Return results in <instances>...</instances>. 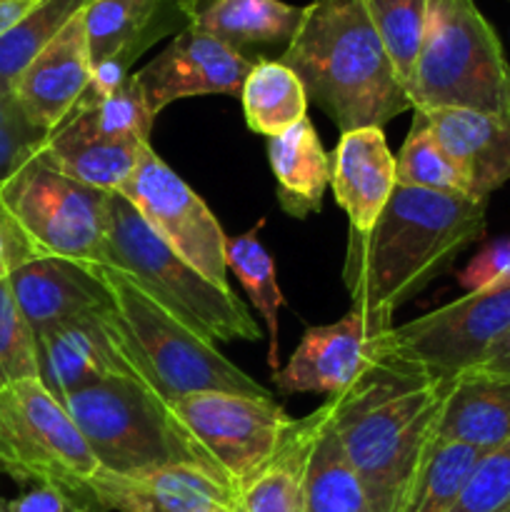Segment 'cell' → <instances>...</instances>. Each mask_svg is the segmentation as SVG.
<instances>
[{"mask_svg":"<svg viewBox=\"0 0 510 512\" xmlns=\"http://www.w3.org/2000/svg\"><path fill=\"white\" fill-rule=\"evenodd\" d=\"M488 200L395 185L368 233H350L343 283L353 310L378 333L393 328L405 303L423 293L483 238Z\"/></svg>","mask_w":510,"mask_h":512,"instance_id":"6da1fadb","label":"cell"},{"mask_svg":"<svg viewBox=\"0 0 510 512\" xmlns=\"http://www.w3.org/2000/svg\"><path fill=\"white\" fill-rule=\"evenodd\" d=\"M450 385L418 365L375 353L348 390L328 398L340 443L373 512L403 510L435 443Z\"/></svg>","mask_w":510,"mask_h":512,"instance_id":"7a4b0ae2","label":"cell"},{"mask_svg":"<svg viewBox=\"0 0 510 512\" xmlns=\"http://www.w3.org/2000/svg\"><path fill=\"white\" fill-rule=\"evenodd\" d=\"M280 60L340 133L383 128L413 113L408 90L360 0H310Z\"/></svg>","mask_w":510,"mask_h":512,"instance_id":"3957f363","label":"cell"},{"mask_svg":"<svg viewBox=\"0 0 510 512\" xmlns=\"http://www.w3.org/2000/svg\"><path fill=\"white\" fill-rule=\"evenodd\" d=\"M58 400L103 470L138 473L168 465H195L228 483L220 465L180 423L173 403L150 385L103 380Z\"/></svg>","mask_w":510,"mask_h":512,"instance_id":"277c9868","label":"cell"},{"mask_svg":"<svg viewBox=\"0 0 510 512\" xmlns=\"http://www.w3.org/2000/svg\"><path fill=\"white\" fill-rule=\"evenodd\" d=\"M160 308L213 343H258V323L235 290L210 283L170 250L138 210L120 193H110L108 260Z\"/></svg>","mask_w":510,"mask_h":512,"instance_id":"5b68a950","label":"cell"},{"mask_svg":"<svg viewBox=\"0 0 510 512\" xmlns=\"http://www.w3.org/2000/svg\"><path fill=\"white\" fill-rule=\"evenodd\" d=\"M408 95L413 110L463 108L510 115V63L475 0H428Z\"/></svg>","mask_w":510,"mask_h":512,"instance_id":"8992f818","label":"cell"},{"mask_svg":"<svg viewBox=\"0 0 510 512\" xmlns=\"http://www.w3.org/2000/svg\"><path fill=\"white\" fill-rule=\"evenodd\" d=\"M108 290L110 305L125 333L143 355L160 393L173 403L195 393H238L275 398L268 388L230 363L213 340L203 338L160 308L153 298L110 265L88 268Z\"/></svg>","mask_w":510,"mask_h":512,"instance_id":"52a82bcc","label":"cell"},{"mask_svg":"<svg viewBox=\"0 0 510 512\" xmlns=\"http://www.w3.org/2000/svg\"><path fill=\"white\" fill-rule=\"evenodd\" d=\"M0 198L35 260L105 265L110 193L58 173L35 153L0 183Z\"/></svg>","mask_w":510,"mask_h":512,"instance_id":"ba28073f","label":"cell"},{"mask_svg":"<svg viewBox=\"0 0 510 512\" xmlns=\"http://www.w3.org/2000/svg\"><path fill=\"white\" fill-rule=\"evenodd\" d=\"M98 468L78 425L40 378L0 390V475L15 483L60 485L93 505L88 480Z\"/></svg>","mask_w":510,"mask_h":512,"instance_id":"9c48e42d","label":"cell"},{"mask_svg":"<svg viewBox=\"0 0 510 512\" xmlns=\"http://www.w3.org/2000/svg\"><path fill=\"white\" fill-rule=\"evenodd\" d=\"M510 328V285L475 290L453 303L375 338V353L418 365L433 378L453 383L485 358Z\"/></svg>","mask_w":510,"mask_h":512,"instance_id":"30bf717a","label":"cell"},{"mask_svg":"<svg viewBox=\"0 0 510 512\" xmlns=\"http://www.w3.org/2000/svg\"><path fill=\"white\" fill-rule=\"evenodd\" d=\"M118 193L185 263L218 288L233 290L228 283V235L223 225L153 145H143L133 175Z\"/></svg>","mask_w":510,"mask_h":512,"instance_id":"8fae6325","label":"cell"},{"mask_svg":"<svg viewBox=\"0 0 510 512\" xmlns=\"http://www.w3.org/2000/svg\"><path fill=\"white\" fill-rule=\"evenodd\" d=\"M173 410L220 465L233 490L273 458L295 423L273 398L238 393L185 395L173 400Z\"/></svg>","mask_w":510,"mask_h":512,"instance_id":"7c38bea8","label":"cell"},{"mask_svg":"<svg viewBox=\"0 0 510 512\" xmlns=\"http://www.w3.org/2000/svg\"><path fill=\"white\" fill-rule=\"evenodd\" d=\"M33 338L38 378L55 398L103 380H135L160 393L153 373L125 333L113 305L55 325Z\"/></svg>","mask_w":510,"mask_h":512,"instance_id":"4fadbf2b","label":"cell"},{"mask_svg":"<svg viewBox=\"0 0 510 512\" xmlns=\"http://www.w3.org/2000/svg\"><path fill=\"white\" fill-rule=\"evenodd\" d=\"M195 0H90L85 5L93 93H110L125 83L130 65L160 43L188 30Z\"/></svg>","mask_w":510,"mask_h":512,"instance_id":"5bb4252c","label":"cell"},{"mask_svg":"<svg viewBox=\"0 0 510 512\" xmlns=\"http://www.w3.org/2000/svg\"><path fill=\"white\" fill-rule=\"evenodd\" d=\"M253 60L228 48L195 25L175 35L168 48L135 70L150 115L158 118L168 105L200 95H240Z\"/></svg>","mask_w":510,"mask_h":512,"instance_id":"9a60e30c","label":"cell"},{"mask_svg":"<svg viewBox=\"0 0 510 512\" xmlns=\"http://www.w3.org/2000/svg\"><path fill=\"white\" fill-rule=\"evenodd\" d=\"M378 335L365 315L353 308L338 323L310 325L285 368L273 370L275 388L280 395H340L373 363Z\"/></svg>","mask_w":510,"mask_h":512,"instance_id":"2e32d148","label":"cell"},{"mask_svg":"<svg viewBox=\"0 0 510 512\" xmlns=\"http://www.w3.org/2000/svg\"><path fill=\"white\" fill-rule=\"evenodd\" d=\"M95 503L108 512H233L235 490L195 465L110 473L88 480Z\"/></svg>","mask_w":510,"mask_h":512,"instance_id":"e0dca14e","label":"cell"},{"mask_svg":"<svg viewBox=\"0 0 510 512\" xmlns=\"http://www.w3.org/2000/svg\"><path fill=\"white\" fill-rule=\"evenodd\" d=\"M90 80L93 63L85 33V8H80L20 75L13 100L35 128L50 133L73 113Z\"/></svg>","mask_w":510,"mask_h":512,"instance_id":"ac0fdd59","label":"cell"},{"mask_svg":"<svg viewBox=\"0 0 510 512\" xmlns=\"http://www.w3.org/2000/svg\"><path fill=\"white\" fill-rule=\"evenodd\" d=\"M330 165V188L348 215L350 233H368L395 190V155L383 128L340 133Z\"/></svg>","mask_w":510,"mask_h":512,"instance_id":"d6986e66","label":"cell"},{"mask_svg":"<svg viewBox=\"0 0 510 512\" xmlns=\"http://www.w3.org/2000/svg\"><path fill=\"white\" fill-rule=\"evenodd\" d=\"M8 283L33 335L110 305L103 283L88 268L68 260H30L10 275Z\"/></svg>","mask_w":510,"mask_h":512,"instance_id":"ffe728a7","label":"cell"},{"mask_svg":"<svg viewBox=\"0 0 510 512\" xmlns=\"http://www.w3.org/2000/svg\"><path fill=\"white\" fill-rule=\"evenodd\" d=\"M435 138L463 170L473 198L490 193L510 180V115L475 113L463 108L423 110Z\"/></svg>","mask_w":510,"mask_h":512,"instance_id":"44dd1931","label":"cell"},{"mask_svg":"<svg viewBox=\"0 0 510 512\" xmlns=\"http://www.w3.org/2000/svg\"><path fill=\"white\" fill-rule=\"evenodd\" d=\"M435 440L483 453L510 443V378L465 373L453 380L440 410Z\"/></svg>","mask_w":510,"mask_h":512,"instance_id":"7402d4cb","label":"cell"},{"mask_svg":"<svg viewBox=\"0 0 510 512\" xmlns=\"http://www.w3.org/2000/svg\"><path fill=\"white\" fill-rule=\"evenodd\" d=\"M300 15L283 0H195L193 25L255 63L260 50L288 48Z\"/></svg>","mask_w":510,"mask_h":512,"instance_id":"603a6c76","label":"cell"},{"mask_svg":"<svg viewBox=\"0 0 510 512\" xmlns=\"http://www.w3.org/2000/svg\"><path fill=\"white\" fill-rule=\"evenodd\" d=\"M268 163L275 178V198L290 218L305 220L323 210L333 165L310 118L268 138Z\"/></svg>","mask_w":510,"mask_h":512,"instance_id":"cb8c5ba5","label":"cell"},{"mask_svg":"<svg viewBox=\"0 0 510 512\" xmlns=\"http://www.w3.org/2000/svg\"><path fill=\"white\" fill-rule=\"evenodd\" d=\"M143 145L103 140L63 120L58 128L45 135L38 148V158L78 183L105 193H118L125 180L133 175Z\"/></svg>","mask_w":510,"mask_h":512,"instance_id":"d4e9b609","label":"cell"},{"mask_svg":"<svg viewBox=\"0 0 510 512\" xmlns=\"http://www.w3.org/2000/svg\"><path fill=\"white\" fill-rule=\"evenodd\" d=\"M315 433L305 468V512H373L363 480L348 460L325 400L313 410Z\"/></svg>","mask_w":510,"mask_h":512,"instance_id":"484cf974","label":"cell"},{"mask_svg":"<svg viewBox=\"0 0 510 512\" xmlns=\"http://www.w3.org/2000/svg\"><path fill=\"white\" fill-rule=\"evenodd\" d=\"M315 415L295 420L273 458L235 490L233 512H305V468Z\"/></svg>","mask_w":510,"mask_h":512,"instance_id":"4316f807","label":"cell"},{"mask_svg":"<svg viewBox=\"0 0 510 512\" xmlns=\"http://www.w3.org/2000/svg\"><path fill=\"white\" fill-rule=\"evenodd\" d=\"M240 100L248 128L263 138H275L308 118L303 83L283 60H255L240 90Z\"/></svg>","mask_w":510,"mask_h":512,"instance_id":"83f0119b","label":"cell"},{"mask_svg":"<svg viewBox=\"0 0 510 512\" xmlns=\"http://www.w3.org/2000/svg\"><path fill=\"white\" fill-rule=\"evenodd\" d=\"M263 225L265 220H258V225L248 233L235 235V238L228 235L225 258H228V273H233L235 280L243 285L253 308L268 325V365L278 370V313L285 305V298L278 285V275H275L273 255L260 243Z\"/></svg>","mask_w":510,"mask_h":512,"instance_id":"f1b7e54d","label":"cell"},{"mask_svg":"<svg viewBox=\"0 0 510 512\" xmlns=\"http://www.w3.org/2000/svg\"><path fill=\"white\" fill-rule=\"evenodd\" d=\"M65 120L103 140L133 145L150 143V130L155 123L133 75L110 93H93L88 88Z\"/></svg>","mask_w":510,"mask_h":512,"instance_id":"f546056e","label":"cell"},{"mask_svg":"<svg viewBox=\"0 0 510 512\" xmlns=\"http://www.w3.org/2000/svg\"><path fill=\"white\" fill-rule=\"evenodd\" d=\"M395 185L433 190V193L473 198L463 170L443 148L423 110H413V123L395 155Z\"/></svg>","mask_w":510,"mask_h":512,"instance_id":"4dcf8cb0","label":"cell"},{"mask_svg":"<svg viewBox=\"0 0 510 512\" xmlns=\"http://www.w3.org/2000/svg\"><path fill=\"white\" fill-rule=\"evenodd\" d=\"M88 3L90 0H40L25 18L0 35V100L13 98L20 75Z\"/></svg>","mask_w":510,"mask_h":512,"instance_id":"1f68e13d","label":"cell"},{"mask_svg":"<svg viewBox=\"0 0 510 512\" xmlns=\"http://www.w3.org/2000/svg\"><path fill=\"white\" fill-rule=\"evenodd\" d=\"M483 450L435 440L400 512H450L473 475Z\"/></svg>","mask_w":510,"mask_h":512,"instance_id":"d6a6232c","label":"cell"},{"mask_svg":"<svg viewBox=\"0 0 510 512\" xmlns=\"http://www.w3.org/2000/svg\"><path fill=\"white\" fill-rule=\"evenodd\" d=\"M360 5L378 33L395 75L408 90L423 45L428 0H360Z\"/></svg>","mask_w":510,"mask_h":512,"instance_id":"836d02e7","label":"cell"},{"mask_svg":"<svg viewBox=\"0 0 510 512\" xmlns=\"http://www.w3.org/2000/svg\"><path fill=\"white\" fill-rule=\"evenodd\" d=\"M25 378H38V355L8 280H0V390Z\"/></svg>","mask_w":510,"mask_h":512,"instance_id":"e575fe53","label":"cell"},{"mask_svg":"<svg viewBox=\"0 0 510 512\" xmlns=\"http://www.w3.org/2000/svg\"><path fill=\"white\" fill-rule=\"evenodd\" d=\"M510 505V443L490 450L475 465L450 512H500Z\"/></svg>","mask_w":510,"mask_h":512,"instance_id":"d590c367","label":"cell"},{"mask_svg":"<svg viewBox=\"0 0 510 512\" xmlns=\"http://www.w3.org/2000/svg\"><path fill=\"white\" fill-rule=\"evenodd\" d=\"M45 135L25 118L13 98L0 100V183L38 153Z\"/></svg>","mask_w":510,"mask_h":512,"instance_id":"8d00e7d4","label":"cell"},{"mask_svg":"<svg viewBox=\"0 0 510 512\" xmlns=\"http://www.w3.org/2000/svg\"><path fill=\"white\" fill-rule=\"evenodd\" d=\"M458 283L463 285L468 293L510 285V235L508 238H500L495 240V243L485 245V248L460 270Z\"/></svg>","mask_w":510,"mask_h":512,"instance_id":"74e56055","label":"cell"},{"mask_svg":"<svg viewBox=\"0 0 510 512\" xmlns=\"http://www.w3.org/2000/svg\"><path fill=\"white\" fill-rule=\"evenodd\" d=\"M88 508L90 505L80 503L73 493L50 483L30 485L25 493L5 503L8 512H88Z\"/></svg>","mask_w":510,"mask_h":512,"instance_id":"f35d334b","label":"cell"},{"mask_svg":"<svg viewBox=\"0 0 510 512\" xmlns=\"http://www.w3.org/2000/svg\"><path fill=\"white\" fill-rule=\"evenodd\" d=\"M30 260H35L33 250L25 243L23 233L18 230L15 220L10 218L8 208L0 198V280H8L15 270L23 268Z\"/></svg>","mask_w":510,"mask_h":512,"instance_id":"ab89813d","label":"cell"},{"mask_svg":"<svg viewBox=\"0 0 510 512\" xmlns=\"http://www.w3.org/2000/svg\"><path fill=\"white\" fill-rule=\"evenodd\" d=\"M468 373L495 375V378H510V328L493 343L485 358ZM465 375V373H463Z\"/></svg>","mask_w":510,"mask_h":512,"instance_id":"60d3db41","label":"cell"},{"mask_svg":"<svg viewBox=\"0 0 510 512\" xmlns=\"http://www.w3.org/2000/svg\"><path fill=\"white\" fill-rule=\"evenodd\" d=\"M38 3L40 0H8V3H0V35L13 28L20 18H25Z\"/></svg>","mask_w":510,"mask_h":512,"instance_id":"b9f144b4","label":"cell"},{"mask_svg":"<svg viewBox=\"0 0 510 512\" xmlns=\"http://www.w3.org/2000/svg\"><path fill=\"white\" fill-rule=\"evenodd\" d=\"M88 512H108L105 508H100V505H90Z\"/></svg>","mask_w":510,"mask_h":512,"instance_id":"7bdbcfd3","label":"cell"},{"mask_svg":"<svg viewBox=\"0 0 510 512\" xmlns=\"http://www.w3.org/2000/svg\"><path fill=\"white\" fill-rule=\"evenodd\" d=\"M0 512H8V510H5V503H0Z\"/></svg>","mask_w":510,"mask_h":512,"instance_id":"ee69618b","label":"cell"},{"mask_svg":"<svg viewBox=\"0 0 510 512\" xmlns=\"http://www.w3.org/2000/svg\"><path fill=\"white\" fill-rule=\"evenodd\" d=\"M500 512H510V505H508V508H503V510H500Z\"/></svg>","mask_w":510,"mask_h":512,"instance_id":"f6af8a7d","label":"cell"},{"mask_svg":"<svg viewBox=\"0 0 510 512\" xmlns=\"http://www.w3.org/2000/svg\"><path fill=\"white\" fill-rule=\"evenodd\" d=\"M0 3H8V0H0Z\"/></svg>","mask_w":510,"mask_h":512,"instance_id":"bcb514c9","label":"cell"}]
</instances>
